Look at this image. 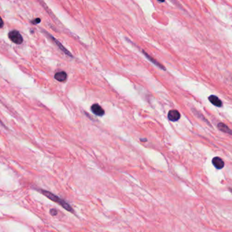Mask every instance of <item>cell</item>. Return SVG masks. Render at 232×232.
<instances>
[{
	"mask_svg": "<svg viewBox=\"0 0 232 232\" xmlns=\"http://www.w3.org/2000/svg\"><path fill=\"white\" fill-rule=\"evenodd\" d=\"M40 192L44 195V196H45L46 197H48L49 199L54 201V202H56L59 205H60V206H61L67 211L70 212V213H74V210L72 208V206H70L68 202H66L64 200H63L62 198L56 196V195L53 194V193L50 192V191H48L43 190V189H40Z\"/></svg>",
	"mask_w": 232,
	"mask_h": 232,
	"instance_id": "6da1fadb",
	"label": "cell"
},
{
	"mask_svg": "<svg viewBox=\"0 0 232 232\" xmlns=\"http://www.w3.org/2000/svg\"><path fill=\"white\" fill-rule=\"evenodd\" d=\"M8 37L12 42L16 44H21L23 42L21 34L16 30H12V31L8 33Z\"/></svg>",
	"mask_w": 232,
	"mask_h": 232,
	"instance_id": "7a4b0ae2",
	"label": "cell"
},
{
	"mask_svg": "<svg viewBox=\"0 0 232 232\" xmlns=\"http://www.w3.org/2000/svg\"><path fill=\"white\" fill-rule=\"evenodd\" d=\"M91 109L92 112L97 116H102L105 114V111H104L102 108L97 103H94L93 105L91 106Z\"/></svg>",
	"mask_w": 232,
	"mask_h": 232,
	"instance_id": "3957f363",
	"label": "cell"
},
{
	"mask_svg": "<svg viewBox=\"0 0 232 232\" xmlns=\"http://www.w3.org/2000/svg\"><path fill=\"white\" fill-rule=\"evenodd\" d=\"M180 118V114L179 111L176 110H171L168 112V119L170 120L173 122L177 121Z\"/></svg>",
	"mask_w": 232,
	"mask_h": 232,
	"instance_id": "277c9868",
	"label": "cell"
},
{
	"mask_svg": "<svg viewBox=\"0 0 232 232\" xmlns=\"http://www.w3.org/2000/svg\"><path fill=\"white\" fill-rule=\"evenodd\" d=\"M213 165L214 166L215 168H217V170H221L222 168H223L225 166V163L223 160L220 158L219 157H215L213 159L212 161Z\"/></svg>",
	"mask_w": 232,
	"mask_h": 232,
	"instance_id": "5b68a950",
	"label": "cell"
},
{
	"mask_svg": "<svg viewBox=\"0 0 232 232\" xmlns=\"http://www.w3.org/2000/svg\"><path fill=\"white\" fill-rule=\"evenodd\" d=\"M208 99H209L210 102L213 104L214 106H217V107H221L223 103H222L221 100L218 98V97L215 96V95H210L208 97Z\"/></svg>",
	"mask_w": 232,
	"mask_h": 232,
	"instance_id": "8992f818",
	"label": "cell"
},
{
	"mask_svg": "<svg viewBox=\"0 0 232 232\" xmlns=\"http://www.w3.org/2000/svg\"><path fill=\"white\" fill-rule=\"evenodd\" d=\"M55 78L59 82H64L67 79V74L63 71L57 72L55 74Z\"/></svg>",
	"mask_w": 232,
	"mask_h": 232,
	"instance_id": "52a82bcc",
	"label": "cell"
},
{
	"mask_svg": "<svg viewBox=\"0 0 232 232\" xmlns=\"http://www.w3.org/2000/svg\"><path fill=\"white\" fill-rule=\"evenodd\" d=\"M218 128L219 130H221V132H225V133H230V134H231V129L229 128V127L225 125V124L223 123H220L218 124Z\"/></svg>",
	"mask_w": 232,
	"mask_h": 232,
	"instance_id": "ba28073f",
	"label": "cell"
},
{
	"mask_svg": "<svg viewBox=\"0 0 232 232\" xmlns=\"http://www.w3.org/2000/svg\"><path fill=\"white\" fill-rule=\"evenodd\" d=\"M50 213L53 216H55V215L57 214V210L55 209H51L50 210Z\"/></svg>",
	"mask_w": 232,
	"mask_h": 232,
	"instance_id": "9c48e42d",
	"label": "cell"
},
{
	"mask_svg": "<svg viewBox=\"0 0 232 232\" xmlns=\"http://www.w3.org/2000/svg\"><path fill=\"white\" fill-rule=\"evenodd\" d=\"M3 26H4V21H3L2 17L0 16V28L3 27Z\"/></svg>",
	"mask_w": 232,
	"mask_h": 232,
	"instance_id": "30bf717a",
	"label": "cell"
},
{
	"mask_svg": "<svg viewBox=\"0 0 232 232\" xmlns=\"http://www.w3.org/2000/svg\"><path fill=\"white\" fill-rule=\"evenodd\" d=\"M40 21V19H36L35 21H33L32 23H34V24H38V23H39Z\"/></svg>",
	"mask_w": 232,
	"mask_h": 232,
	"instance_id": "8fae6325",
	"label": "cell"
}]
</instances>
